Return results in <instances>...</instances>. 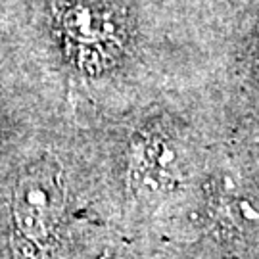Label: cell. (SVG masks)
<instances>
[{
    "instance_id": "6da1fadb",
    "label": "cell",
    "mask_w": 259,
    "mask_h": 259,
    "mask_svg": "<svg viewBox=\"0 0 259 259\" xmlns=\"http://www.w3.org/2000/svg\"><path fill=\"white\" fill-rule=\"evenodd\" d=\"M77 173L47 140H27L0 163V231L10 259H54L77 200Z\"/></svg>"
},
{
    "instance_id": "7a4b0ae2",
    "label": "cell",
    "mask_w": 259,
    "mask_h": 259,
    "mask_svg": "<svg viewBox=\"0 0 259 259\" xmlns=\"http://www.w3.org/2000/svg\"><path fill=\"white\" fill-rule=\"evenodd\" d=\"M19 14L33 21L54 64L83 89L108 83L127 62L133 23L123 0H35L33 16Z\"/></svg>"
},
{
    "instance_id": "3957f363",
    "label": "cell",
    "mask_w": 259,
    "mask_h": 259,
    "mask_svg": "<svg viewBox=\"0 0 259 259\" xmlns=\"http://www.w3.org/2000/svg\"><path fill=\"white\" fill-rule=\"evenodd\" d=\"M25 23L16 0H0V163L31 140L25 93Z\"/></svg>"
},
{
    "instance_id": "277c9868",
    "label": "cell",
    "mask_w": 259,
    "mask_h": 259,
    "mask_svg": "<svg viewBox=\"0 0 259 259\" xmlns=\"http://www.w3.org/2000/svg\"><path fill=\"white\" fill-rule=\"evenodd\" d=\"M183 173V156L163 131H142L131 144L129 179L139 194H156L175 185Z\"/></svg>"
},
{
    "instance_id": "5b68a950",
    "label": "cell",
    "mask_w": 259,
    "mask_h": 259,
    "mask_svg": "<svg viewBox=\"0 0 259 259\" xmlns=\"http://www.w3.org/2000/svg\"><path fill=\"white\" fill-rule=\"evenodd\" d=\"M100 259H110V257H108V255H104V257H100Z\"/></svg>"
}]
</instances>
